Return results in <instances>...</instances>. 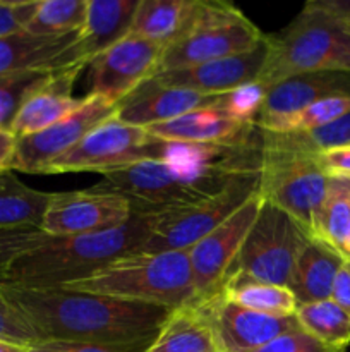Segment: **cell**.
Segmentation results:
<instances>
[{"mask_svg": "<svg viewBox=\"0 0 350 352\" xmlns=\"http://www.w3.org/2000/svg\"><path fill=\"white\" fill-rule=\"evenodd\" d=\"M10 305L41 340L91 344L117 352H148L170 309L69 289L5 287Z\"/></svg>", "mask_w": 350, "mask_h": 352, "instance_id": "obj_1", "label": "cell"}, {"mask_svg": "<svg viewBox=\"0 0 350 352\" xmlns=\"http://www.w3.org/2000/svg\"><path fill=\"white\" fill-rule=\"evenodd\" d=\"M156 213H134L126 226L88 236H50L43 244L10 261L0 287H62L95 274L112 261L141 253L150 239Z\"/></svg>", "mask_w": 350, "mask_h": 352, "instance_id": "obj_2", "label": "cell"}, {"mask_svg": "<svg viewBox=\"0 0 350 352\" xmlns=\"http://www.w3.org/2000/svg\"><path fill=\"white\" fill-rule=\"evenodd\" d=\"M328 189L329 179L319 167L318 155L299 134L261 131L257 195L290 215L311 239Z\"/></svg>", "mask_w": 350, "mask_h": 352, "instance_id": "obj_3", "label": "cell"}, {"mask_svg": "<svg viewBox=\"0 0 350 352\" xmlns=\"http://www.w3.org/2000/svg\"><path fill=\"white\" fill-rule=\"evenodd\" d=\"M62 289L161 306L170 311L196 299L187 251L130 254Z\"/></svg>", "mask_w": 350, "mask_h": 352, "instance_id": "obj_4", "label": "cell"}, {"mask_svg": "<svg viewBox=\"0 0 350 352\" xmlns=\"http://www.w3.org/2000/svg\"><path fill=\"white\" fill-rule=\"evenodd\" d=\"M266 64L259 82L271 88L292 76L307 72H350V31L323 12L314 2L277 34H268Z\"/></svg>", "mask_w": 350, "mask_h": 352, "instance_id": "obj_5", "label": "cell"}, {"mask_svg": "<svg viewBox=\"0 0 350 352\" xmlns=\"http://www.w3.org/2000/svg\"><path fill=\"white\" fill-rule=\"evenodd\" d=\"M264 38L266 34L233 3L199 0L189 30L163 50L156 74L242 54Z\"/></svg>", "mask_w": 350, "mask_h": 352, "instance_id": "obj_6", "label": "cell"}, {"mask_svg": "<svg viewBox=\"0 0 350 352\" xmlns=\"http://www.w3.org/2000/svg\"><path fill=\"white\" fill-rule=\"evenodd\" d=\"M307 234L283 210L263 201L229 277L287 287ZM225 278V280H226Z\"/></svg>", "mask_w": 350, "mask_h": 352, "instance_id": "obj_7", "label": "cell"}, {"mask_svg": "<svg viewBox=\"0 0 350 352\" xmlns=\"http://www.w3.org/2000/svg\"><path fill=\"white\" fill-rule=\"evenodd\" d=\"M165 157V141L151 136L146 127L130 126L112 117L57 158L48 167L47 174L96 172L103 175L137 162L163 160Z\"/></svg>", "mask_w": 350, "mask_h": 352, "instance_id": "obj_8", "label": "cell"}, {"mask_svg": "<svg viewBox=\"0 0 350 352\" xmlns=\"http://www.w3.org/2000/svg\"><path fill=\"white\" fill-rule=\"evenodd\" d=\"M257 179L259 170L244 174L211 198L158 212L141 253L189 251L257 192Z\"/></svg>", "mask_w": 350, "mask_h": 352, "instance_id": "obj_9", "label": "cell"}, {"mask_svg": "<svg viewBox=\"0 0 350 352\" xmlns=\"http://www.w3.org/2000/svg\"><path fill=\"white\" fill-rule=\"evenodd\" d=\"M261 205L263 198L254 192L225 222L220 223L187 251L194 285V302L209 301L220 294Z\"/></svg>", "mask_w": 350, "mask_h": 352, "instance_id": "obj_10", "label": "cell"}, {"mask_svg": "<svg viewBox=\"0 0 350 352\" xmlns=\"http://www.w3.org/2000/svg\"><path fill=\"white\" fill-rule=\"evenodd\" d=\"M163 47L129 33L86 64L88 95L119 105L158 71Z\"/></svg>", "mask_w": 350, "mask_h": 352, "instance_id": "obj_11", "label": "cell"}, {"mask_svg": "<svg viewBox=\"0 0 350 352\" xmlns=\"http://www.w3.org/2000/svg\"><path fill=\"white\" fill-rule=\"evenodd\" d=\"M117 107L119 105L105 98L86 95L82 105L71 116L40 133L17 138L12 170L24 174H47L48 167L75 146L86 134L115 117Z\"/></svg>", "mask_w": 350, "mask_h": 352, "instance_id": "obj_12", "label": "cell"}, {"mask_svg": "<svg viewBox=\"0 0 350 352\" xmlns=\"http://www.w3.org/2000/svg\"><path fill=\"white\" fill-rule=\"evenodd\" d=\"M132 215L127 199L91 188L50 192L40 229L51 237L88 236L126 226Z\"/></svg>", "mask_w": 350, "mask_h": 352, "instance_id": "obj_13", "label": "cell"}, {"mask_svg": "<svg viewBox=\"0 0 350 352\" xmlns=\"http://www.w3.org/2000/svg\"><path fill=\"white\" fill-rule=\"evenodd\" d=\"M194 305L209 322L220 352H253L283 333L301 329L295 315H264L233 305L220 294Z\"/></svg>", "mask_w": 350, "mask_h": 352, "instance_id": "obj_14", "label": "cell"}, {"mask_svg": "<svg viewBox=\"0 0 350 352\" xmlns=\"http://www.w3.org/2000/svg\"><path fill=\"white\" fill-rule=\"evenodd\" d=\"M268 34L257 47L242 54L216 58L192 67L165 71L154 74L150 81L167 88H182L201 95H229L235 89L257 82L266 64Z\"/></svg>", "mask_w": 350, "mask_h": 352, "instance_id": "obj_15", "label": "cell"}, {"mask_svg": "<svg viewBox=\"0 0 350 352\" xmlns=\"http://www.w3.org/2000/svg\"><path fill=\"white\" fill-rule=\"evenodd\" d=\"M78 34L79 31L60 36H38L23 30L0 36V76L24 71L55 72L86 65L79 52Z\"/></svg>", "mask_w": 350, "mask_h": 352, "instance_id": "obj_16", "label": "cell"}, {"mask_svg": "<svg viewBox=\"0 0 350 352\" xmlns=\"http://www.w3.org/2000/svg\"><path fill=\"white\" fill-rule=\"evenodd\" d=\"M160 141L185 144H239L259 136L256 122L237 119L220 107H206L163 124L146 127Z\"/></svg>", "mask_w": 350, "mask_h": 352, "instance_id": "obj_17", "label": "cell"}, {"mask_svg": "<svg viewBox=\"0 0 350 352\" xmlns=\"http://www.w3.org/2000/svg\"><path fill=\"white\" fill-rule=\"evenodd\" d=\"M225 95L209 96L182 88H167L146 81L117 107L115 117L130 126L150 127L206 107H220Z\"/></svg>", "mask_w": 350, "mask_h": 352, "instance_id": "obj_18", "label": "cell"}, {"mask_svg": "<svg viewBox=\"0 0 350 352\" xmlns=\"http://www.w3.org/2000/svg\"><path fill=\"white\" fill-rule=\"evenodd\" d=\"M84 67L86 65H74L62 69L38 86L17 110L9 127L10 133L16 138L31 136L75 112L84 98H75L72 89Z\"/></svg>", "mask_w": 350, "mask_h": 352, "instance_id": "obj_19", "label": "cell"}, {"mask_svg": "<svg viewBox=\"0 0 350 352\" xmlns=\"http://www.w3.org/2000/svg\"><path fill=\"white\" fill-rule=\"evenodd\" d=\"M333 96L350 98V72H307L292 76L268 88L256 120L288 116Z\"/></svg>", "mask_w": 350, "mask_h": 352, "instance_id": "obj_20", "label": "cell"}, {"mask_svg": "<svg viewBox=\"0 0 350 352\" xmlns=\"http://www.w3.org/2000/svg\"><path fill=\"white\" fill-rule=\"evenodd\" d=\"M137 3L139 0H88L84 24L78 34L84 64L130 33Z\"/></svg>", "mask_w": 350, "mask_h": 352, "instance_id": "obj_21", "label": "cell"}, {"mask_svg": "<svg viewBox=\"0 0 350 352\" xmlns=\"http://www.w3.org/2000/svg\"><path fill=\"white\" fill-rule=\"evenodd\" d=\"M338 251L318 239H307L299 253L287 287L299 305L329 299L336 274L345 263Z\"/></svg>", "mask_w": 350, "mask_h": 352, "instance_id": "obj_22", "label": "cell"}, {"mask_svg": "<svg viewBox=\"0 0 350 352\" xmlns=\"http://www.w3.org/2000/svg\"><path fill=\"white\" fill-rule=\"evenodd\" d=\"M199 0H139L130 33L170 47L189 30Z\"/></svg>", "mask_w": 350, "mask_h": 352, "instance_id": "obj_23", "label": "cell"}, {"mask_svg": "<svg viewBox=\"0 0 350 352\" xmlns=\"http://www.w3.org/2000/svg\"><path fill=\"white\" fill-rule=\"evenodd\" d=\"M148 352H220L209 322L196 305L174 309Z\"/></svg>", "mask_w": 350, "mask_h": 352, "instance_id": "obj_24", "label": "cell"}, {"mask_svg": "<svg viewBox=\"0 0 350 352\" xmlns=\"http://www.w3.org/2000/svg\"><path fill=\"white\" fill-rule=\"evenodd\" d=\"M50 192L30 188L12 170L0 174V229L40 227Z\"/></svg>", "mask_w": 350, "mask_h": 352, "instance_id": "obj_25", "label": "cell"}, {"mask_svg": "<svg viewBox=\"0 0 350 352\" xmlns=\"http://www.w3.org/2000/svg\"><path fill=\"white\" fill-rule=\"evenodd\" d=\"M220 296L226 301L253 311L275 316L295 315L297 301L290 289L283 285L264 284L242 277H229Z\"/></svg>", "mask_w": 350, "mask_h": 352, "instance_id": "obj_26", "label": "cell"}, {"mask_svg": "<svg viewBox=\"0 0 350 352\" xmlns=\"http://www.w3.org/2000/svg\"><path fill=\"white\" fill-rule=\"evenodd\" d=\"M295 318L304 332L321 342L342 349L350 346V315L331 299L299 305Z\"/></svg>", "mask_w": 350, "mask_h": 352, "instance_id": "obj_27", "label": "cell"}, {"mask_svg": "<svg viewBox=\"0 0 350 352\" xmlns=\"http://www.w3.org/2000/svg\"><path fill=\"white\" fill-rule=\"evenodd\" d=\"M347 113H350L349 96H333V98H325L311 103L305 109L288 113V116L264 117V119L256 120V126L261 131H268V133H307V131L328 126Z\"/></svg>", "mask_w": 350, "mask_h": 352, "instance_id": "obj_28", "label": "cell"}, {"mask_svg": "<svg viewBox=\"0 0 350 352\" xmlns=\"http://www.w3.org/2000/svg\"><path fill=\"white\" fill-rule=\"evenodd\" d=\"M88 0H40L24 31L38 36L78 33L84 24Z\"/></svg>", "mask_w": 350, "mask_h": 352, "instance_id": "obj_29", "label": "cell"}, {"mask_svg": "<svg viewBox=\"0 0 350 352\" xmlns=\"http://www.w3.org/2000/svg\"><path fill=\"white\" fill-rule=\"evenodd\" d=\"M350 227V188L342 181H329L328 196L323 203L314 239L321 241L343 256ZM345 258V256H343Z\"/></svg>", "mask_w": 350, "mask_h": 352, "instance_id": "obj_30", "label": "cell"}, {"mask_svg": "<svg viewBox=\"0 0 350 352\" xmlns=\"http://www.w3.org/2000/svg\"><path fill=\"white\" fill-rule=\"evenodd\" d=\"M51 74L54 72L24 71L0 76V127L2 129H9L24 100Z\"/></svg>", "mask_w": 350, "mask_h": 352, "instance_id": "obj_31", "label": "cell"}, {"mask_svg": "<svg viewBox=\"0 0 350 352\" xmlns=\"http://www.w3.org/2000/svg\"><path fill=\"white\" fill-rule=\"evenodd\" d=\"M50 236L40 227H19V229H0V284L3 274L14 258L24 251L43 244Z\"/></svg>", "mask_w": 350, "mask_h": 352, "instance_id": "obj_32", "label": "cell"}, {"mask_svg": "<svg viewBox=\"0 0 350 352\" xmlns=\"http://www.w3.org/2000/svg\"><path fill=\"white\" fill-rule=\"evenodd\" d=\"M0 339L23 344V346H33V344L41 342L36 330L10 305L2 289H0Z\"/></svg>", "mask_w": 350, "mask_h": 352, "instance_id": "obj_33", "label": "cell"}, {"mask_svg": "<svg viewBox=\"0 0 350 352\" xmlns=\"http://www.w3.org/2000/svg\"><path fill=\"white\" fill-rule=\"evenodd\" d=\"M294 134H299L305 146L311 148L316 155L331 150V148L345 146V144H350V113L340 117L328 126L319 127V129Z\"/></svg>", "mask_w": 350, "mask_h": 352, "instance_id": "obj_34", "label": "cell"}, {"mask_svg": "<svg viewBox=\"0 0 350 352\" xmlns=\"http://www.w3.org/2000/svg\"><path fill=\"white\" fill-rule=\"evenodd\" d=\"M253 352H345V349L328 346V344L312 337L311 333L299 329L277 337L271 342H268L266 346L259 347V349Z\"/></svg>", "mask_w": 350, "mask_h": 352, "instance_id": "obj_35", "label": "cell"}, {"mask_svg": "<svg viewBox=\"0 0 350 352\" xmlns=\"http://www.w3.org/2000/svg\"><path fill=\"white\" fill-rule=\"evenodd\" d=\"M38 2L40 0H17V2L0 0V36L23 31L33 17Z\"/></svg>", "mask_w": 350, "mask_h": 352, "instance_id": "obj_36", "label": "cell"}, {"mask_svg": "<svg viewBox=\"0 0 350 352\" xmlns=\"http://www.w3.org/2000/svg\"><path fill=\"white\" fill-rule=\"evenodd\" d=\"M318 162L329 181H350V144L321 151Z\"/></svg>", "mask_w": 350, "mask_h": 352, "instance_id": "obj_37", "label": "cell"}, {"mask_svg": "<svg viewBox=\"0 0 350 352\" xmlns=\"http://www.w3.org/2000/svg\"><path fill=\"white\" fill-rule=\"evenodd\" d=\"M30 352H117L91 344L64 342V340H41L30 346Z\"/></svg>", "mask_w": 350, "mask_h": 352, "instance_id": "obj_38", "label": "cell"}, {"mask_svg": "<svg viewBox=\"0 0 350 352\" xmlns=\"http://www.w3.org/2000/svg\"><path fill=\"white\" fill-rule=\"evenodd\" d=\"M329 299H331L333 302H336L340 308L345 309V311L350 315V261L349 260L343 263V267L340 268V272L336 274Z\"/></svg>", "mask_w": 350, "mask_h": 352, "instance_id": "obj_39", "label": "cell"}, {"mask_svg": "<svg viewBox=\"0 0 350 352\" xmlns=\"http://www.w3.org/2000/svg\"><path fill=\"white\" fill-rule=\"evenodd\" d=\"M17 138L9 129L0 127V174L12 170L14 153H16Z\"/></svg>", "mask_w": 350, "mask_h": 352, "instance_id": "obj_40", "label": "cell"}, {"mask_svg": "<svg viewBox=\"0 0 350 352\" xmlns=\"http://www.w3.org/2000/svg\"><path fill=\"white\" fill-rule=\"evenodd\" d=\"M0 352H30V346L0 339Z\"/></svg>", "mask_w": 350, "mask_h": 352, "instance_id": "obj_41", "label": "cell"}, {"mask_svg": "<svg viewBox=\"0 0 350 352\" xmlns=\"http://www.w3.org/2000/svg\"><path fill=\"white\" fill-rule=\"evenodd\" d=\"M345 184H347V182H345ZM347 186H349V184H347ZM343 256H345V260H350V227H349V232H347L345 246H343Z\"/></svg>", "mask_w": 350, "mask_h": 352, "instance_id": "obj_42", "label": "cell"}, {"mask_svg": "<svg viewBox=\"0 0 350 352\" xmlns=\"http://www.w3.org/2000/svg\"><path fill=\"white\" fill-rule=\"evenodd\" d=\"M343 182H347V184H349V188H350V181H343Z\"/></svg>", "mask_w": 350, "mask_h": 352, "instance_id": "obj_43", "label": "cell"}, {"mask_svg": "<svg viewBox=\"0 0 350 352\" xmlns=\"http://www.w3.org/2000/svg\"><path fill=\"white\" fill-rule=\"evenodd\" d=\"M349 261H350V260H349Z\"/></svg>", "mask_w": 350, "mask_h": 352, "instance_id": "obj_44", "label": "cell"}]
</instances>
